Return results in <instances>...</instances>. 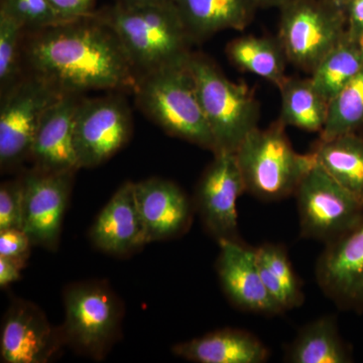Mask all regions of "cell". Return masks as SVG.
Masks as SVG:
<instances>
[{"label":"cell","instance_id":"6da1fadb","mask_svg":"<svg viewBox=\"0 0 363 363\" xmlns=\"http://www.w3.org/2000/svg\"><path fill=\"white\" fill-rule=\"evenodd\" d=\"M23 58L28 73L62 94L135 91L138 85V75L116 33L94 13L32 30L23 40Z\"/></svg>","mask_w":363,"mask_h":363},{"label":"cell","instance_id":"7a4b0ae2","mask_svg":"<svg viewBox=\"0 0 363 363\" xmlns=\"http://www.w3.org/2000/svg\"><path fill=\"white\" fill-rule=\"evenodd\" d=\"M111 26L123 45L138 78L187 63L195 42L175 2L147 6L116 4L95 11Z\"/></svg>","mask_w":363,"mask_h":363},{"label":"cell","instance_id":"3957f363","mask_svg":"<svg viewBox=\"0 0 363 363\" xmlns=\"http://www.w3.org/2000/svg\"><path fill=\"white\" fill-rule=\"evenodd\" d=\"M285 124L274 121L257 128L245 138L235 156L245 192L262 201H281L296 191L315 164L314 154H298L286 133Z\"/></svg>","mask_w":363,"mask_h":363},{"label":"cell","instance_id":"277c9868","mask_svg":"<svg viewBox=\"0 0 363 363\" xmlns=\"http://www.w3.org/2000/svg\"><path fill=\"white\" fill-rule=\"evenodd\" d=\"M188 62L138 79L136 102L143 113L169 135L214 154L216 145L203 113Z\"/></svg>","mask_w":363,"mask_h":363},{"label":"cell","instance_id":"5b68a950","mask_svg":"<svg viewBox=\"0 0 363 363\" xmlns=\"http://www.w3.org/2000/svg\"><path fill=\"white\" fill-rule=\"evenodd\" d=\"M198 98L216 145V152H235L259 119L255 92L243 83L229 80L213 61L192 54L188 62Z\"/></svg>","mask_w":363,"mask_h":363},{"label":"cell","instance_id":"8992f818","mask_svg":"<svg viewBox=\"0 0 363 363\" xmlns=\"http://www.w3.org/2000/svg\"><path fill=\"white\" fill-rule=\"evenodd\" d=\"M64 307L60 329L66 345L102 359L121 335L123 306L118 296L101 281H83L66 289Z\"/></svg>","mask_w":363,"mask_h":363},{"label":"cell","instance_id":"52a82bcc","mask_svg":"<svg viewBox=\"0 0 363 363\" xmlns=\"http://www.w3.org/2000/svg\"><path fill=\"white\" fill-rule=\"evenodd\" d=\"M279 11L277 38L286 59L311 74L345 35L343 7L327 0H289Z\"/></svg>","mask_w":363,"mask_h":363},{"label":"cell","instance_id":"ba28073f","mask_svg":"<svg viewBox=\"0 0 363 363\" xmlns=\"http://www.w3.org/2000/svg\"><path fill=\"white\" fill-rule=\"evenodd\" d=\"M62 93L42 78L28 73L1 95L0 168L2 173L30 159L40 119Z\"/></svg>","mask_w":363,"mask_h":363},{"label":"cell","instance_id":"9c48e42d","mask_svg":"<svg viewBox=\"0 0 363 363\" xmlns=\"http://www.w3.org/2000/svg\"><path fill=\"white\" fill-rule=\"evenodd\" d=\"M316 160V159H315ZM301 236L323 241L336 240L363 216V205L317 162L295 193Z\"/></svg>","mask_w":363,"mask_h":363},{"label":"cell","instance_id":"30bf717a","mask_svg":"<svg viewBox=\"0 0 363 363\" xmlns=\"http://www.w3.org/2000/svg\"><path fill=\"white\" fill-rule=\"evenodd\" d=\"M133 121L123 98L82 99L74 128V145L79 167L95 168L108 161L130 140Z\"/></svg>","mask_w":363,"mask_h":363},{"label":"cell","instance_id":"8fae6325","mask_svg":"<svg viewBox=\"0 0 363 363\" xmlns=\"http://www.w3.org/2000/svg\"><path fill=\"white\" fill-rule=\"evenodd\" d=\"M245 192L235 152H219L196 188L194 207L207 233L220 241H240L238 201Z\"/></svg>","mask_w":363,"mask_h":363},{"label":"cell","instance_id":"7c38bea8","mask_svg":"<svg viewBox=\"0 0 363 363\" xmlns=\"http://www.w3.org/2000/svg\"><path fill=\"white\" fill-rule=\"evenodd\" d=\"M76 172L49 173L32 169L23 177V229L33 247H59L64 215Z\"/></svg>","mask_w":363,"mask_h":363},{"label":"cell","instance_id":"4fadbf2b","mask_svg":"<svg viewBox=\"0 0 363 363\" xmlns=\"http://www.w3.org/2000/svg\"><path fill=\"white\" fill-rule=\"evenodd\" d=\"M318 286L340 309L363 312V216L326 243L316 264Z\"/></svg>","mask_w":363,"mask_h":363},{"label":"cell","instance_id":"5bb4252c","mask_svg":"<svg viewBox=\"0 0 363 363\" xmlns=\"http://www.w3.org/2000/svg\"><path fill=\"white\" fill-rule=\"evenodd\" d=\"M65 345L61 329L55 328L38 306L14 300L2 320L0 357L4 363H47Z\"/></svg>","mask_w":363,"mask_h":363},{"label":"cell","instance_id":"9a60e30c","mask_svg":"<svg viewBox=\"0 0 363 363\" xmlns=\"http://www.w3.org/2000/svg\"><path fill=\"white\" fill-rule=\"evenodd\" d=\"M216 272L231 304L252 314L276 316L281 308L267 292L257 266L255 248L241 241H220Z\"/></svg>","mask_w":363,"mask_h":363},{"label":"cell","instance_id":"2e32d148","mask_svg":"<svg viewBox=\"0 0 363 363\" xmlns=\"http://www.w3.org/2000/svg\"><path fill=\"white\" fill-rule=\"evenodd\" d=\"M147 243L179 238L192 224L194 204L174 182L150 178L135 184Z\"/></svg>","mask_w":363,"mask_h":363},{"label":"cell","instance_id":"e0dca14e","mask_svg":"<svg viewBox=\"0 0 363 363\" xmlns=\"http://www.w3.org/2000/svg\"><path fill=\"white\" fill-rule=\"evenodd\" d=\"M77 94H63L40 119L33 140L30 161L33 169L49 173L77 172L74 128L79 104Z\"/></svg>","mask_w":363,"mask_h":363},{"label":"cell","instance_id":"ac0fdd59","mask_svg":"<svg viewBox=\"0 0 363 363\" xmlns=\"http://www.w3.org/2000/svg\"><path fill=\"white\" fill-rule=\"evenodd\" d=\"M90 238L102 252L130 255L147 245L138 204L135 183L123 184L101 210L90 229Z\"/></svg>","mask_w":363,"mask_h":363},{"label":"cell","instance_id":"d6986e66","mask_svg":"<svg viewBox=\"0 0 363 363\" xmlns=\"http://www.w3.org/2000/svg\"><path fill=\"white\" fill-rule=\"evenodd\" d=\"M173 353L198 363H264L269 357L264 343L242 329L225 328L176 344Z\"/></svg>","mask_w":363,"mask_h":363},{"label":"cell","instance_id":"ffe728a7","mask_svg":"<svg viewBox=\"0 0 363 363\" xmlns=\"http://www.w3.org/2000/svg\"><path fill=\"white\" fill-rule=\"evenodd\" d=\"M195 42L222 30H242L259 6L255 0H174Z\"/></svg>","mask_w":363,"mask_h":363},{"label":"cell","instance_id":"44dd1931","mask_svg":"<svg viewBox=\"0 0 363 363\" xmlns=\"http://www.w3.org/2000/svg\"><path fill=\"white\" fill-rule=\"evenodd\" d=\"M312 152L318 164L363 205V135L351 133L319 140Z\"/></svg>","mask_w":363,"mask_h":363},{"label":"cell","instance_id":"7402d4cb","mask_svg":"<svg viewBox=\"0 0 363 363\" xmlns=\"http://www.w3.org/2000/svg\"><path fill=\"white\" fill-rule=\"evenodd\" d=\"M284 359L288 363H348L352 354L339 333L335 318L324 316L298 331Z\"/></svg>","mask_w":363,"mask_h":363},{"label":"cell","instance_id":"603a6c76","mask_svg":"<svg viewBox=\"0 0 363 363\" xmlns=\"http://www.w3.org/2000/svg\"><path fill=\"white\" fill-rule=\"evenodd\" d=\"M281 112L279 121L308 133H321L328 114L329 101L311 78L286 77L279 87Z\"/></svg>","mask_w":363,"mask_h":363},{"label":"cell","instance_id":"cb8c5ba5","mask_svg":"<svg viewBox=\"0 0 363 363\" xmlns=\"http://www.w3.org/2000/svg\"><path fill=\"white\" fill-rule=\"evenodd\" d=\"M226 55L236 68L259 76L278 88L288 77L289 61L278 38H236L227 45Z\"/></svg>","mask_w":363,"mask_h":363},{"label":"cell","instance_id":"d4e9b609","mask_svg":"<svg viewBox=\"0 0 363 363\" xmlns=\"http://www.w3.org/2000/svg\"><path fill=\"white\" fill-rule=\"evenodd\" d=\"M257 266L267 292L281 311L301 307L305 296L284 245L264 243L255 248Z\"/></svg>","mask_w":363,"mask_h":363},{"label":"cell","instance_id":"484cf974","mask_svg":"<svg viewBox=\"0 0 363 363\" xmlns=\"http://www.w3.org/2000/svg\"><path fill=\"white\" fill-rule=\"evenodd\" d=\"M362 70L363 43L345 33L343 39L320 62L310 78L329 101Z\"/></svg>","mask_w":363,"mask_h":363},{"label":"cell","instance_id":"4316f807","mask_svg":"<svg viewBox=\"0 0 363 363\" xmlns=\"http://www.w3.org/2000/svg\"><path fill=\"white\" fill-rule=\"evenodd\" d=\"M363 128V70L329 100L320 140H328Z\"/></svg>","mask_w":363,"mask_h":363},{"label":"cell","instance_id":"83f0119b","mask_svg":"<svg viewBox=\"0 0 363 363\" xmlns=\"http://www.w3.org/2000/svg\"><path fill=\"white\" fill-rule=\"evenodd\" d=\"M23 26L0 9V90L7 92L23 78Z\"/></svg>","mask_w":363,"mask_h":363},{"label":"cell","instance_id":"f1b7e54d","mask_svg":"<svg viewBox=\"0 0 363 363\" xmlns=\"http://www.w3.org/2000/svg\"><path fill=\"white\" fill-rule=\"evenodd\" d=\"M0 9L13 16L28 32L63 21L49 0H1Z\"/></svg>","mask_w":363,"mask_h":363},{"label":"cell","instance_id":"f546056e","mask_svg":"<svg viewBox=\"0 0 363 363\" xmlns=\"http://www.w3.org/2000/svg\"><path fill=\"white\" fill-rule=\"evenodd\" d=\"M23 177L0 186V231L23 227Z\"/></svg>","mask_w":363,"mask_h":363},{"label":"cell","instance_id":"4dcf8cb0","mask_svg":"<svg viewBox=\"0 0 363 363\" xmlns=\"http://www.w3.org/2000/svg\"><path fill=\"white\" fill-rule=\"evenodd\" d=\"M32 247V241L23 229L0 231V257L26 264Z\"/></svg>","mask_w":363,"mask_h":363},{"label":"cell","instance_id":"1f68e13d","mask_svg":"<svg viewBox=\"0 0 363 363\" xmlns=\"http://www.w3.org/2000/svg\"><path fill=\"white\" fill-rule=\"evenodd\" d=\"M96 0H49L52 9L63 21L87 18L95 13Z\"/></svg>","mask_w":363,"mask_h":363},{"label":"cell","instance_id":"d6a6232c","mask_svg":"<svg viewBox=\"0 0 363 363\" xmlns=\"http://www.w3.org/2000/svg\"><path fill=\"white\" fill-rule=\"evenodd\" d=\"M348 37L363 43V0H348L343 7Z\"/></svg>","mask_w":363,"mask_h":363},{"label":"cell","instance_id":"836d02e7","mask_svg":"<svg viewBox=\"0 0 363 363\" xmlns=\"http://www.w3.org/2000/svg\"><path fill=\"white\" fill-rule=\"evenodd\" d=\"M25 267L26 264L18 260L0 257V286L6 288L11 284L20 281L21 271Z\"/></svg>","mask_w":363,"mask_h":363},{"label":"cell","instance_id":"e575fe53","mask_svg":"<svg viewBox=\"0 0 363 363\" xmlns=\"http://www.w3.org/2000/svg\"><path fill=\"white\" fill-rule=\"evenodd\" d=\"M174 2V0H116V4L124 6H147V4H162Z\"/></svg>","mask_w":363,"mask_h":363},{"label":"cell","instance_id":"d590c367","mask_svg":"<svg viewBox=\"0 0 363 363\" xmlns=\"http://www.w3.org/2000/svg\"><path fill=\"white\" fill-rule=\"evenodd\" d=\"M289 0H255L257 6L259 7H264V9H269V7H281L286 4Z\"/></svg>","mask_w":363,"mask_h":363},{"label":"cell","instance_id":"8d00e7d4","mask_svg":"<svg viewBox=\"0 0 363 363\" xmlns=\"http://www.w3.org/2000/svg\"><path fill=\"white\" fill-rule=\"evenodd\" d=\"M327 1L332 2V4H336V6L344 7L347 4L348 0H327Z\"/></svg>","mask_w":363,"mask_h":363}]
</instances>
